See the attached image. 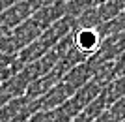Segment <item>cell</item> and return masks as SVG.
<instances>
[{
  "instance_id": "1",
  "label": "cell",
  "mask_w": 125,
  "mask_h": 122,
  "mask_svg": "<svg viewBox=\"0 0 125 122\" xmlns=\"http://www.w3.org/2000/svg\"><path fill=\"white\" fill-rule=\"evenodd\" d=\"M103 40L99 27H77L73 30V45L88 58L99 51Z\"/></svg>"
},
{
  "instance_id": "2",
  "label": "cell",
  "mask_w": 125,
  "mask_h": 122,
  "mask_svg": "<svg viewBox=\"0 0 125 122\" xmlns=\"http://www.w3.org/2000/svg\"><path fill=\"white\" fill-rule=\"evenodd\" d=\"M114 75H116V77L125 75V51L114 60Z\"/></svg>"
}]
</instances>
